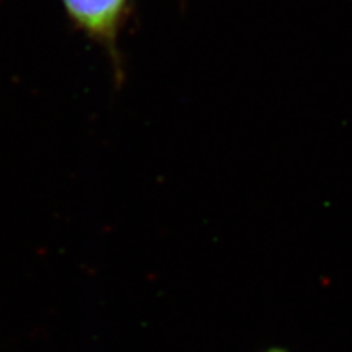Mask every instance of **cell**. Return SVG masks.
<instances>
[{
	"label": "cell",
	"mask_w": 352,
	"mask_h": 352,
	"mask_svg": "<svg viewBox=\"0 0 352 352\" xmlns=\"http://www.w3.org/2000/svg\"><path fill=\"white\" fill-rule=\"evenodd\" d=\"M269 352H285V351H280V349H273V351H269Z\"/></svg>",
	"instance_id": "7a4b0ae2"
},
{
	"label": "cell",
	"mask_w": 352,
	"mask_h": 352,
	"mask_svg": "<svg viewBox=\"0 0 352 352\" xmlns=\"http://www.w3.org/2000/svg\"><path fill=\"white\" fill-rule=\"evenodd\" d=\"M62 5L76 27L116 58V40L129 0H62Z\"/></svg>",
	"instance_id": "6da1fadb"
}]
</instances>
